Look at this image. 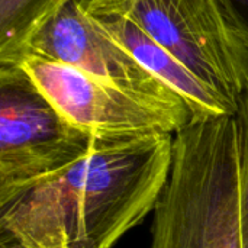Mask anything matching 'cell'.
Instances as JSON below:
<instances>
[{
	"label": "cell",
	"instance_id": "ba28073f",
	"mask_svg": "<svg viewBox=\"0 0 248 248\" xmlns=\"http://www.w3.org/2000/svg\"><path fill=\"white\" fill-rule=\"evenodd\" d=\"M73 0H0V65L17 64L31 39Z\"/></svg>",
	"mask_w": 248,
	"mask_h": 248
},
{
	"label": "cell",
	"instance_id": "277c9868",
	"mask_svg": "<svg viewBox=\"0 0 248 248\" xmlns=\"http://www.w3.org/2000/svg\"><path fill=\"white\" fill-rule=\"evenodd\" d=\"M96 138L71 125L19 65H0V203L52 176Z\"/></svg>",
	"mask_w": 248,
	"mask_h": 248
},
{
	"label": "cell",
	"instance_id": "8992f818",
	"mask_svg": "<svg viewBox=\"0 0 248 248\" xmlns=\"http://www.w3.org/2000/svg\"><path fill=\"white\" fill-rule=\"evenodd\" d=\"M26 55L73 65L161 103L187 106L174 90L151 74L116 38L108 33L84 9L81 0L70 1L44 25L28 44L23 57Z\"/></svg>",
	"mask_w": 248,
	"mask_h": 248
},
{
	"label": "cell",
	"instance_id": "3957f363",
	"mask_svg": "<svg viewBox=\"0 0 248 248\" xmlns=\"http://www.w3.org/2000/svg\"><path fill=\"white\" fill-rule=\"evenodd\" d=\"M92 15L126 17L235 110L248 84V48L221 0H87Z\"/></svg>",
	"mask_w": 248,
	"mask_h": 248
},
{
	"label": "cell",
	"instance_id": "52a82bcc",
	"mask_svg": "<svg viewBox=\"0 0 248 248\" xmlns=\"http://www.w3.org/2000/svg\"><path fill=\"white\" fill-rule=\"evenodd\" d=\"M92 16L151 74L167 84L187 103L195 121L235 115L237 110L225 99L205 84L173 54L153 41L135 23L115 13H100Z\"/></svg>",
	"mask_w": 248,
	"mask_h": 248
},
{
	"label": "cell",
	"instance_id": "7a4b0ae2",
	"mask_svg": "<svg viewBox=\"0 0 248 248\" xmlns=\"http://www.w3.org/2000/svg\"><path fill=\"white\" fill-rule=\"evenodd\" d=\"M234 115L193 121L174 135L148 248H244Z\"/></svg>",
	"mask_w": 248,
	"mask_h": 248
},
{
	"label": "cell",
	"instance_id": "8fae6325",
	"mask_svg": "<svg viewBox=\"0 0 248 248\" xmlns=\"http://www.w3.org/2000/svg\"><path fill=\"white\" fill-rule=\"evenodd\" d=\"M81 1H87V0H81Z\"/></svg>",
	"mask_w": 248,
	"mask_h": 248
},
{
	"label": "cell",
	"instance_id": "9c48e42d",
	"mask_svg": "<svg viewBox=\"0 0 248 248\" xmlns=\"http://www.w3.org/2000/svg\"><path fill=\"white\" fill-rule=\"evenodd\" d=\"M234 116L238 128V185L243 243L244 248H248V84L240 96L238 108Z\"/></svg>",
	"mask_w": 248,
	"mask_h": 248
},
{
	"label": "cell",
	"instance_id": "6da1fadb",
	"mask_svg": "<svg viewBox=\"0 0 248 248\" xmlns=\"http://www.w3.org/2000/svg\"><path fill=\"white\" fill-rule=\"evenodd\" d=\"M173 140H94L83 157L0 203V248H112L154 211Z\"/></svg>",
	"mask_w": 248,
	"mask_h": 248
},
{
	"label": "cell",
	"instance_id": "5b68a950",
	"mask_svg": "<svg viewBox=\"0 0 248 248\" xmlns=\"http://www.w3.org/2000/svg\"><path fill=\"white\" fill-rule=\"evenodd\" d=\"M17 64L71 125L96 140L176 135L195 121L185 105L135 94L60 61L26 55Z\"/></svg>",
	"mask_w": 248,
	"mask_h": 248
},
{
	"label": "cell",
	"instance_id": "30bf717a",
	"mask_svg": "<svg viewBox=\"0 0 248 248\" xmlns=\"http://www.w3.org/2000/svg\"><path fill=\"white\" fill-rule=\"evenodd\" d=\"M225 12L248 48V0H221Z\"/></svg>",
	"mask_w": 248,
	"mask_h": 248
}]
</instances>
